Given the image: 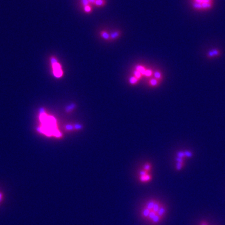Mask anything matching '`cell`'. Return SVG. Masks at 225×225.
Returning a JSON list of instances; mask_svg holds the SVG:
<instances>
[{
    "label": "cell",
    "instance_id": "6da1fadb",
    "mask_svg": "<svg viewBox=\"0 0 225 225\" xmlns=\"http://www.w3.org/2000/svg\"><path fill=\"white\" fill-rule=\"evenodd\" d=\"M39 121L41 126L37 128L39 133L48 136H62V134L57 129L55 118L51 116L48 115L43 108H41L39 110Z\"/></svg>",
    "mask_w": 225,
    "mask_h": 225
},
{
    "label": "cell",
    "instance_id": "7a4b0ae2",
    "mask_svg": "<svg viewBox=\"0 0 225 225\" xmlns=\"http://www.w3.org/2000/svg\"><path fill=\"white\" fill-rule=\"evenodd\" d=\"M214 0H191V6L196 11H208L213 7Z\"/></svg>",
    "mask_w": 225,
    "mask_h": 225
},
{
    "label": "cell",
    "instance_id": "3957f363",
    "mask_svg": "<svg viewBox=\"0 0 225 225\" xmlns=\"http://www.w3.org/2000/svg\"><path fill=\"white\" fill-rule=\"evenodd\" d=\"M52 66H53V73H54V76H56V78H60L62 76V69H61V66L58 62H57L56 59L55 58H51V59Z\"/></svg>",
    "mask_w": 225,
    "mask_h": 225
},
{
    "label": "cell",
    "instance_id": "277c9868",
    "mask_svg": "<svg viewBox=\"0 0 225 225\" xmlns=\"http://www.w3.org/2000/svg\"><path fill=\"white\" fill-rule=\"evenodd\" d=\"M221 55V51L218 49H213L210 50L207 53V57L209 58H213Z\"/></svg>",
    "mask_w": 225,
    "mask_h": 225
},
{
    "label": "cell",
    "instance_id": "5b68a950",
    "mask_svg": "<svg viewBox=\"0 0 225 225\" xmlns=\"http://www.w3.org/2000/svg\"><path fill=\"white\" fill-rule=\"evenodd\" d=\"M157 201L156 199H151L150 200H148V201L146 202L145 205V207H146V208L149 209L150 210H152L153 208L154 204H155L156 202Z\"/></svg>",
    "mask_w": 225,
    "mask_h": 225
},
{
    "label": "cell",
    "instance_id": "8992f818",
    "mask_svg": "<svg viewBox=\"0 0 225 225\" xmlns=\"http://www.w3.org/2000/svg\"><path fill=\"white\" fill-rule=\"evenodd\" d=\"M163 219H164V218H163V217H161V216H160L156 215L152 219H151V221H150V223H151V224L156 225V224H159V223H160V222L161 221L163 220Z\"/></svg>",
    "mask_w": 225,
    "mask_h": 225
},
{
    "label": "cell",
    "instance_id": "52a82bcc",
    "mask_svg": "<svg viewBox=\"0 0 225 225\" xmlns=\"http://www.w3.org/2000/svg\"><path fill=\"white\" fill-rule=\"evenodd\" d=\"M166 211H167V208H166V206L165 204H163L161 207L160 208V209H159V211H158L157 215L163 217V218H165V215H166Z\"/></svg>",
    "mask_w": 225,
    "mask_h": 225
},
{
    "label": "cell",
    "instance_id": "ba28073f",
    "mask_svg": "<svg viewBox=\"0 0 225 225\" xmlns=\"http://www.w3.org/2000/svg\"><path fill=\"white\" fill-rule=\"evenodd\" d=\"M121 34V32L119 30H116V31H113L112 33H110V38L111 40H114V39H117L119 38Z\"/></svg>",
    "mask_w": 225,
    "mask_h": 225
},
{
    "label": "cell",
    "instance_id": "9c48e42d",
    "mask_svg": "<svg viewBox=\"0 0 225 225\" xmlns=\"http://www.w3.org/2000/svg\"><path fill=\"white\" fill-rule=\"evenodd\" d=\"M151 210H149V209L146 208V207L144 206L143 210H142V212H141V216L143 219H147L149 215H150V212H151Z\"/></svg>",
    "mask_w": 225,
    "mask_h": 225
},
{
    "label": "cell",
    "instance_id": "30bf717a",
    "mask_svg": "<svg viewBox=\"0 0 225 225\" xmlns=\"http://www.w3.org/2000/svg\"><path fill=\"white\" fill-rule=\"evenodd\" d=\"M151 174H147L146 175L144 176H140L139 177V180L140 181L143 182V183H146V182L150 181L151 180Z\"/></svg>",
    "mask_w": 225,
    "mask_h": 225
},
{
    "label": "cell",
    "instance_id": "8fae6325",
    "mask_svg": "<svg viewBox=\"0 0 225 225\" xmlns=\"http://www.w3.org/2000/svg\"><path fill=\"white\" fill-rule=\"evenodd\" d=\"M106 4V0H96L94 6L97 8H101L105 6Z\"/></svg>",
    "mask_w": 225,
    "mask_h": 225
},
{
    "label": "cell",
    "instance_id": "7c38bea8",
    "mask_svg": "<svg viewBox=\"0 0 225 225\" xmlns=\"http://www.w3.org/2000/svg\"><path fill=\"white\" fill-rule=\"evenodd\" d=\"M163 204V203H161V202L157 200V201L156 202L155 204H154L153 208L152 210L155 213H158V211H159V210L160 209V208L161 207Z\"/></svg>",
    "mask_w": 225,
    "mask_h": 225
},
{
    "label": "cell",
    "instance_id": "4fadbf2b",
    "mask_svg": "<svg viewBox=\"0 0 225 225\" xmlns=\"http://www.w3.org/2000/svg\"><path fill=\"white\" fill-rule=\"evenodd\" d=\"M101 36L105 40H111L110 38V34H109L107 31H101Z\"/></svg>",
    "mask_w": 225,
    "mask_h": 225
},
{
    "label": "cell",
    "instance_id": "5bb4252c",
    "mask_svg": "<svg viewBox=\"0 0 225 225\" xmlns=\"http://www.w3.org/2000/svg\"><path fill=\"white\" fill-rule=\"evenodd\" d=\"M83 11L85 13H87V14H90V13H91L93 11L92 5H86V6H84Z\"/></svg>",
    "mask_w": 225,
    "mask_h": 225
},
{
    "label": "cell",
    "instance_id": "9a60e30c",
    "mask_svg": "<svg viewBox=\"0 0 225 225\" xmlns=\"http://www.w3.org/2000/svg\"><path fill=\"white\" fill-rule=\"evenodd\" d=\"M156 215H157L156 213H155V212H154V211H153V210H151V212H150V215H149L148 217V218H147V219H146V220L149 221H151V219H152Z\"/></svg>",
    "mask_w": 225,
    "mask_h": 225
},
{
    "label": "cell",
    "instance_id": "2e32d148",
    "mask_svg": "<svg viewBox=\"0 0 225 225\" xmlns=\"http://www.w3.org/2000/svg\"><path fill=\"white\" fill-rule=\"evenodd\" d=\"M5 199V194L3 191L0 190V205L3 203Z\"/></svg>",
    "mask_w": 225,
    "mask_h": 225
},
{
    "label": "cell",
    "instance_id": "e0dca14e",
    "mask_svg": "<svg viewBox=\"0 0 225 225\" xmlns=\"http://www.w3.org/2000/svg\"><path fill=\"white\" fill-rule=\"evenodd\" d=\"M137 71H138L139 73H141V74H145V71H146L145 70V69H144L142 66H138V67H137Z\"/></svg>",
    "mask_w": 225,
    "mask_h": 225
},
{
    "label": "cell",
    "instance_id": "ac0fdd59",
    "mask_svg": "<svg viewBox=\"0 0 225 225\" xmlns=\"http://www.w3.org/2000/svg\"><path fill=\"white\" fill-rule=\"evenodd\" d=\"M151 166L150 164H146V165H145V166H144V170H145V171H150V170H151Z\"/></svg>",
    "mask_w": 225,
    "mask_h": 225
},
{
    "label": "cell",
    "instance_id": "d6986e66",
    "mask_svg": "<svg viewBox=\"0 0 225 225\" xmlns=\"http://www.w3.org/2000/svg\"><path fill=\"white\" fill-rule=\"evenodd\" d=\"M81 4L83 7L86 6V5H90L89 1L88 0H81Z\"/></svg>",
    "mask_w": 225,
    "mask_h": 225
},
{
    "label": "cell",
    "instance_id": "ffe728a7",
    "mask_svg": "<svg viewBox=\"0 0 225 225\" xmlns=\"http://www.w3.org/2000/svg\"><path fill=\"white\" fill-rule=\"evenodd\" d=\"M74 107H75V105H74V104H73V105H70V106H68L66 108V111H67V112H69V111H71V110H73Z\"/></svg>",
    "mask_w": 225,
    "mask_h": 225
},
{
    "label": "cell",
    "instance_id": "44dd1931",
    "mask_svg": "<svg viewBox=\"0 0 225 225\" xmlns=\"http://www.w3.org/2000/svg\"><path fill=\"white\" fill-rule=\"evenodd\" d=\"M66 129L67 130H72L74 128V126H73L71 125H68L66 126Z\"/></svg>",
    "mask_w": 225,
    "mask_h": 225
},
{
    "label": "cell",
    "instance_id": "7402d4cb",
    "mask_svg": "<svg viewBox=\"0 0 225 225\" xmlns=\"http://www.w3.org/2000/svg\"><path fill=\"white\" fill-rule=\"evenodd\" d=\"M137 81H138V79L135 78H131L130 79V82L131 83H136Z\"/></svg>",
    "mask_w": 225,
    "mask_h": 225
},
{
    "label": "cell",
    "instance_id": "603a6c76",
    "mask_svg": "<svg viewBox=\"0 0 225 225\" xmlns=\"http://www.w3.org/2000/svg\"><path fill=\"white\" fill-rule=\"evenodd\" d=\"M154 76L156 77V78H161V73H159V72H158V71H157V72H156L155 73H154Z\"/></svg>",
    "mask_w": 225,
    "mask_h": 225
},
{
    "label": "cell",
    "instance_id": "cb8c5ba5",
    "mask_svg": "<svg viewBox=\"0 0 225 225\" xmlns=\"http://www.w3.org/2000/svg\"><path fill=\"white\" fill-rule=\"evenodd\" d=\"M148 174V171H145V170H141V171L139 172V175L140 176H144V175H146V174Z\"/></svg>",
    "mask_w": 225,
    "mask_h": 225
},
{
    "label": "cell",
    "instance_id": "d4e9b609",
    "mask_svg": "<svg viewBox=\"0 0 225 225\" xmlns=\"http://www.w3.org/2000/svg\"><path fill=\"white\" fill-rule=\"evenodd\" d=\"M134 74H135L136 75V76L137 77V78H140V76H141V73H139V71H136L135 72H134Z\"/></svg>",
    "mask_w": 225,
    "mask_h": 225
},
{
    "label": "cell",
    "instance_id": "484cf974",
    "mask_svg": "<svg viewBox=\"0 0 225 225\" xmlns=\"http://www.w3.org/2000/svg\"><path fill=\"white\" fill-rule=\"evenodd\" d=\"M150 83H151L152 85H153V86H154V85H157L158 82H157V80H155V79H152V80L151 81V82H150Z\"/></svg>",
    "mask_w": 225,
    "mask_h": 225
},
{
    "label": "cell",
    "instance_id": "4316f807",
    "mask_svg": "<svg viewBox=\"0 0 225 225\" xmlns=\"http://www.w3.org/2000/svg\"><path fill=\"white\" fill-rule=\"evenodd\" d=\"M82 128V125H74V129H81Z\"/></svg>",
    "mask_w": 225,
    "mask_h": 225
},
{
    "label": "cell",
    "instance_id": "83f0119b",
    "mask_svg": "<svg viewBox=\"0 0 225 225\" xmlns=\"http://www.w3.org/2000/svg\"><path fill=\"white\" fill-rule=\"evenodd\" d=\"M145 74L146 76H150L151 74V71H150V70H146V71H145Z\"/></svg>",
    "mask_w": 225,
    "mask_h": 225
},
{
    "label": "cell",
    "instance_id": "f1b7e54d",
    "mask_svg": "<svg viewBox=\"0 0 225 225\" xmlns=\"http://www.w3.org/2000/svg\"><path fill=\"white\" fill-rule=\"evenodd\" d=\"M199 225H209V224L208 223L207 221H201V223H199Z\"/></svg>",
    "mask_w": 225,
    "mask_h": 225
},
{
    "label": "cell",
    "instance_id": "f546056e",
    "mask_svg": "<svg viewBox=\"0 0 225 225\" xmlns=\"http://www.w3.org/2000/svg\"><path fill=\"white\" fill-rule=\"evenodd\" d=\"M88 1H89V3H90V4L91 5H93V6H94V4H95V1L96 0H88Z\"/></svg>",
    "mask_w": 225,
    "mask_h": 225
}]
</instances>
